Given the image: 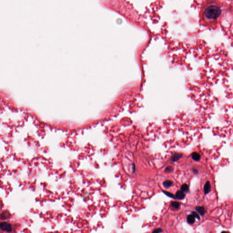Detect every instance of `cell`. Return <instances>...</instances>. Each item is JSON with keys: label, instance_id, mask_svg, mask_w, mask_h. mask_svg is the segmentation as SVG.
<instances>
[{"label": "cell", "instance_id": "cell-12", "mask_svg": "<svg viewBox=\"0 0 233 233\" xmlns=\"http://www.w3.org/2000/svg\"><path fill=\"white\" fill-rule=\"evenodd\" d=\"M189 190V186L186 184H183L181 187V191L182 192H187Z\"/></svg>", "mask_w": 233, "mask_h": 233}, {"label": "cell", "instance_id": "cell-8", "mask_svg": "<svg viewBox=\"0 0 233 233\" xmlns=\"http://www.w3.org/2000/svg\"><path fill=\"white\" fill-rule=\"evenodd\" d=\"M187 222L188 223L193 224L195 222V217L192 215H189L187 217Z\"/></svg>", "mask_w": 233, "mask_h": 233}, {"label": "cell", "instance_id": "cell-2", "mask_svg": "<svg viewBox=\"0 0 233 233\" xmlns=\"http://www.w3.org/2000/svg\"><path fill=\"white\" fill-rule=\"evenodd\" d=\"M14 230V227L12 224L7 222H0V230L7 232H13Z\"/></svg>", "mask_w": 233, "mask_h": 233}, {"label": "cell", "instance_id": "cell-15", "mask_svg": "<svg viewBox=\"0 0 233 233\" xmlns=\"http://www.w3.org/2000/svg\"><path fill=\"white\" fill-rule=\"evenodd\" d=\"M192 214L195 218H196L198 220H200V217L198 215V214L197 213H196L195 212H193L192 213Z\"/></svg>", "mask_w": 233, "mask_h": 233}, {"label": "cell", "instance_id": "cell-6", "mask_svg": "<svg viewBox=\"0 0 233 233\" xmlns=\"http://www.w3.org/2000/svg\"><path fill=\"white\" fill-rule=\"evenodd\" d=\"M196 210L199 212L201 215L203 216L205 213V210L204 207L198 206L196 208Z\"/></svg>", "mask_w": 233, "mask_h": 233}, {"label": "cell", "instance_id": "cell-4", "mask_svg": "<svg viewBox=\"0 0 233 233\" xmlns=\"http://www.w3.org/2000/svg\"><path fill=\"white\" fill-rule=\"evenodd\" d=\"M211 190V185L209 181H207L204 187V193L205 194H208Z\"/></svg>", "mask_w": 233, "mask_h": 233}, {"label": "cell", "instance_id": "cell-14", "mask_svg": "<svg viewBox=\"0 0 233 233\" xmlns=\"http://www.w3.org/2000/svg\"><path fill=\"white\" fill-rule=\"evenodd\" d=\"M163 192L164 193V194H165L166 195L168 196V197H171V198H173V199H175V197H174V194H171V193H169V192H166V191H163Z\"/></svg>", "mask_w": 233, "mask_h": 233}, {"label": "cell", "instance_id": "cell-7", "mask_svg": "<svg viewBox=\"0 0 233 233\" xmlns=\"http://www.w3.org/2000/svg\"><path fill=\"white\" fill-rule=\"evenodd\" d=\"M192 158L195 161H199L200 159V154L196 152H194L192 154Z\"/></svg>", "mask_w": 233, "mask_h": 233}, {"label": "cell", "instance_id": "cell-3", "mask_svg": "<svg viewBox=\"0 0 233 233\" xmlns=\"http://www.w3.org/2000/svg\"><path fill=\"white\" fill-rule=\"evenodd\" d=\"M183 155L181 154L176 153L174 154L171 158V160L173 162H176L180 158H182Z\"/></svg>", "mask_w": 233, "mask_h": 233}, {"label": "cell", "instance_id": "cell-1", "mask_svg": "<svg viewBox=\"0 0 233 233\" xmlns=\"http://www.w3.org/2000/svg\"><path fill=\"white\" fill-rule=\"evenodd\" d=\"M221 14L220 8L217 6L211 5L207 7L204 11V15L210 19H216Z\"/></svg>", "mask_w": 233, "mask_h": 233}, {"label": "cell", "instance_id": "cell-13", "mask_svg": "<svg viewBox=\"0 0 233 233\" xmlns=\"http://www.w3.org/2000/svg\"><path fill=\"white\" fill-rule=\"evenodd\" d=\"M173 168L172 167L168 166L166 168V169L165 170V172L167 173H171L173 171Z\"/></svg>", "mask_w": 233, "mask_h": 233}, {"label": "cell", "instance_id": "cell-10", "mask_svg": "<svg viewBox=\"0 0 233 233\" xmlns=\"http://www.w3.org/2000/svg\"><path fill=\"white\" fill-rule=\"evenodd\" d=\"M171 205L172 207H173L175 209H178L180 207V204L179 203H178V202L174 201V202H172L171 203Z\"/></svg>", "mask_w": 233, "mask_h": 233}, {"label": "cell", "instance_id": "cell-9", "mask_svg": "<svg viewBox=\"0 0 233 233\" xmlns=\"http://www.w3.org/2000/svg\"><path fill=\"white\" fill-rule=\"evenodd\" d=\"M10 216V214L8 213V212H4L0 215V217L1 219L3 220V219H7V218L9 217Z\"/></svg>", "mask_w": 233, "mask_h": 233}, {"label": "cell", "instance_id": "cell-11", "mask_svg": "<svg viewBox=\"0 0 233 233\" xmlns=\"http://www.w3.org/2000/svg\"><path fill=\"white\" fill-rule=\"evenodd\" d=\"M173 183L170 180H166L164 182L163 185L165 188H168L171 186Z\"/></svg>", "mask_w": 233, "mask_h": 233}, {"label": "cell", "instance_id": "cell-16", "mask_svg": "<svg viewBox=\"0 0 233 233\" xmlns=\"http://www.w3.org/2000/svg\"><path fill=\"white\" fill-rule=\"evenodd\" d=\"M163 232V230L160 228L155 229L154 231H153L154 233H160V232Z\"/></svg>", "mask_w": 233, "mask_h": 233}, {"label": "cell", "instance_id": "cell-5", "mask_svg": "<svg viewBox=\"0 0 233 233\" xmlns=\"http://www.w3.org/2000/svg\"><path fill=\"white\" fill-rule=\"evenodd\" d=\"M176 198L178 200H183L185 198V195L182 191H178L175 195Z\"/></svg>", "mask_w": 233, "mask_h": 233}]
</instances>
